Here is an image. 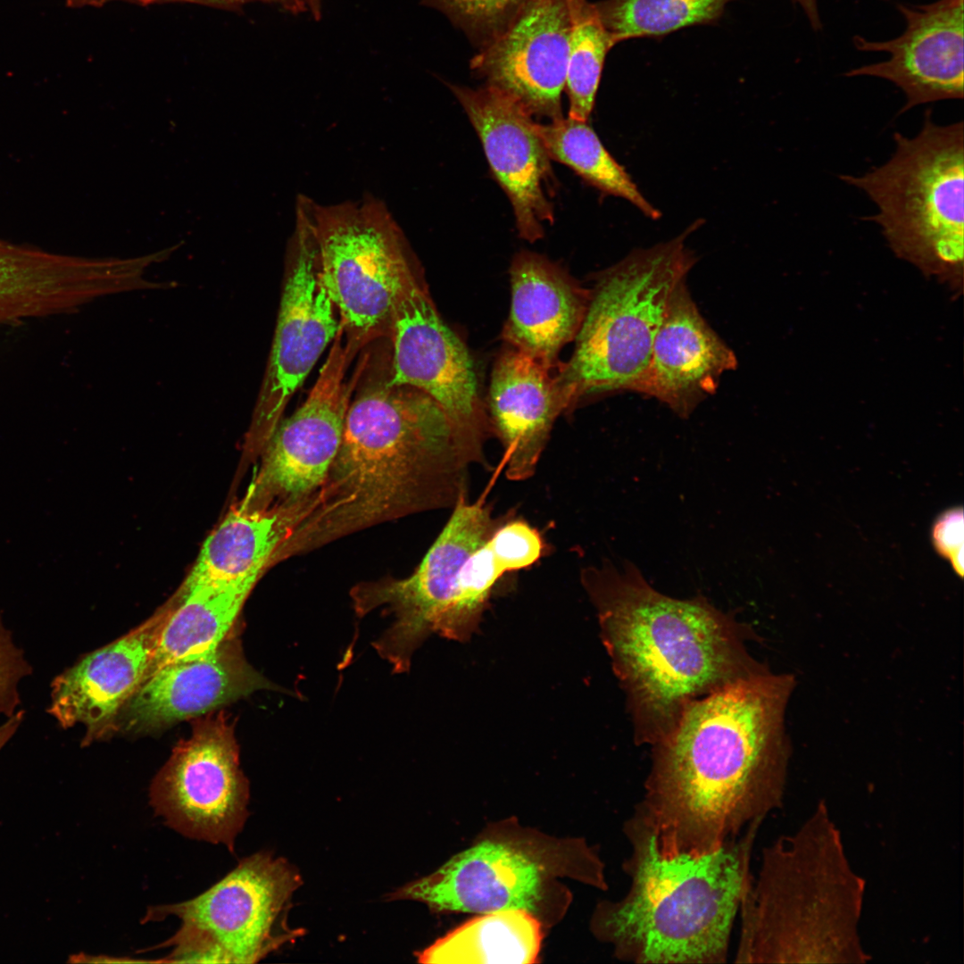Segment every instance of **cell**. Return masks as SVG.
Listing matches in <instances>:
<instances>
[{
    "mask_svg": "<svg viewBox=\"0 0 964 964\" xmlns=\"http://www.w3.org/2000/svg\"><path fill=\"white\" fill-rule=\"evenodd\" d=\"M581 580L625 694L636 744L663 740L691 702L769 669L748 651L750 628L702 594L666 595L628 560L587 567Z\"/></svg>",
    "mask_w": 964,
    "mask_h": 964,
    "instance_id": "3957f363",
    "label": "cell"
},
{
    "mask_svg": "<svg viewBox=\"0 0 964 964\" xmlns=\"http://www.w3.org/2000/svg\"><path fill=\"white\" fill-rule=\"evenodd\" d=\"M762 823L702 855H665L634 810L625 822L627 892L603 903L595 929L620 960L636 964H722L752 872Z\"/></svg>",
    "mask_w": 964,
    "mask_h": 964,
    "instance_id": "277c9868",
    "label": "cell"
},
{
    "mask_svg": "<svg viewBox=\"0 0 964 964\" xmlns=\"http://www.w3.org/2000/svg\"><path fill=\"white\" fill-rule=\"evenodd\" d=\"M461 29L479 48L495 37L528 0H421Z\"/></svg>",
    "mask_w": 964,
    "mask_h": 964,
    "instance_id": "4dcf8cb0",
    "label": "cell"
},
{
    "mask_svg": "<svg viewBox=\"0 0 964 964\" xmlns=\"http://www.w3.org/2000/svg\"><path fill=\"white\" fill-rule=\"evenodd\" d=\"M866 882L825 801L762 849L742 899L736 963H866L859 925Z\"/></svg>",
    "mask_w": 964,
    "mask_h": 964,
    "instance_id": "5b68a950",
    "label": "cell"
},
{
    "mask_svg": "<svg viewBox=\"0 0 964 964\" xmlns=\"http://www.w3.org/2000/svg\"><path fill=\"white\" fill-rule=\"evenodd\" d=\"M215 7H234L248 2L262 1L272 3L295 14H309L314 19L321 15V0H174ZM173 1V2H174Z\"/></svg>",
    "mask_w": 964,
    "mask_h": 964,
    "instance_id": "836d02e7",
    "label": "cell"
},
{
    "mask_svg": "<svg viewBox=\"0 0 964 964\" xmlns=\"http://www.w3.org/2000/svg\"><path fill=\"white\" fill-rule=\"evenodd\" d=\"M895 151L863 175H841L863 191L877 212L866 218L879 226L893 253L925 276L963 290V121L938 125L927 111L912 137L893 135Z\"/></svg>",
    "mask_w": 964,
    "mask_h": 964,
    "instance_id": "8992f818",
    "label": "cell"
},
{
    "mask_svg": "<svg viewBox=\"0 0 964 964\" xmlns=\"http://www.w3.org/2000/svg\"><path fill=\"white\" fill-rule=\"evenodd\" d=\"M262 689L278 687L247 662L236 629L215 648L160 668L125 705L118 724L133 732L159 729Z\"/></svg>",
    "mask_w": 964,
    "mask_h": 964,
    "instance_id": "ac0fdd59",
    "label": "cell"
},
{
    "mask_svg": "<svg viewBox=\"0 0 964 964\" xmlns=\"http://www.w3.org/2000/svg\"><path fill=\"white\" fill-rule=\"evenodd\" d=\"M339 328L334 303L320 278L308 216L296 204L271 348L245 436V450L249 455L261 454L291 397Z\"/></svg>",
    "mask_w": 964,
    "mask_h": 964,
    "instance_id": "7c38bea8",
    "label": "cell"
},
{
    "mask_svg": "<svg viewBox=\"0 0 964 964\" xmlns=\"http://www.w3.org/2000/svg\"><path fill=\"white\" fill-rule=\"evenodd\" d=\"M150 787V803L167 826L230 852L248 816L249 783L233 724L223 712L194 719Z\"/></svg>",
    "mask_w": 964,
    "mask_h": 964,
    "instance_id": "8fae6325",
    "label": "cell"
},
{
    "mask_svg": "<svg viewBox=\"0 0 964 964\" xmlns=\"http://www.w3.org/2000/svg\"><path fill=\"white\" fill-rule=\"evenodd\" d=\"M511 301L503 338L513 348L552 367L561 348L575 340L590 290L536 253H519L510 268Z\"/></svg>",
    "mask_w": 964,
    "mask_h": 964,
    "instance_id": "cb8c5ba5",
    "label": "cell"
},
{
    "mask_svg": "<svg viewBox=\"0 0 964 964\" xmlns=\"http://www.w3.org/2000/svg\"><path fill=\"white\" fill-rule=\"evenodd\" d=\"M791 674L769 669L691 702L652 745L635 810L665 855L713 852L784 801Z\"/></svg>",
    "mask_w": 964,
    "mask_h": 964,
    "instance_id": "6da1fadb",
    "label": "cell"
},
{
    "mask_svg": "<svg viewBox=\"0 0 964 964\" xmlns=\"http://www.w3.org/2000/svg\"><path fill=\"white\" fill-rule=\"evenodd\" d=\"M65 1H66V5L68 7H71V8H81V7H86V6L100 7V6H103L105 4H108V3L113 2V1H127V2L137 3V4H148L158 3V2H166V1L173 2L174 0H65Z\"/></svg>",
    "mask_w": 964,
    "mask_h": 964,
    "instance_id": "e575fe53",
    "label": "cell"
},
{
    "mask_svg": "<svg viewBox=\"0 0 964 964\" xmlns=\"http://www.w3.org/2000/svg\"><path fill=\"white\" fill-rule=\"evenodd\" d=\"M615 42L594 4L571 0V29L565 90L568 117L587 121L595 101L605 58Z\"/></svg>",
    "mask_w": 964,
    "mask_h": 964,
    "instance_id": "f546056e",
    "label": "cell"
},
{
    "mask_svg": "<svg viewBox=\"0 0 964 964\" xmlns=\"http://www.w3.org/2000/svg\"><path fill=\"white\" fill-rule=\"evenodd\" d=\"M308 505V499L271 507L242 501L204 540L182 586L257 582L276 563L278 550L304 518Z\"/></svg>",
    "mask_w": 964,
    "mask_h": 964,
    "instance_id": "d4e9b609",
    "label": "cell"
},
{
    "mask_svg": "<svg viewBox=\"0 0 964 964\" xmlns=\"http://www.w3.org/2000/svg\"><path fill=\"white\" fill-rule=\"evenodd\" d=\"M484 148L492 173L507 195L519 235L530 242L553 221L551 157L532 116L515 100L488 85H451Z\"/></svg>",
    "mask_w": 964,
    "mask_h": 964,
    "instance_id": "2e32d148",
    "label": "cell"
},
{
    "mask_svg": "<svg viewBox=\"0 0 964 964\" xmlns=\"http://www.w3.org/2000/svg\"><path fill=\"white\" fill-rule=\"evenodd\" d=\"M553 369L511 346L494 363L487 418L510 479L534 474L555 419L569 408Z\"/></svg>",
    "mask_w": 964,
    "mask_h": 964,
    "instance_id": "603a6c76",
    "label": "cell"
},
{
    "mask_svg": "<svg viewBox=\"0 0 964 964\" xmlns=\"http://www.w3.org/2000/svg\"><path fill=\"white\" fill-rule=\"evenodd\" d=\"M731 1L734 0H603L594 6L605 29L618 44L713 23Z\"/></svg>",
    "mask_w": 964,
    "mask_h": 964,
    "instance_id": "f1b7e54d",
    "label": "cell"
},
{
    "mask_svg": "<svg viewBox=\"0 0 964 964\" xmlns=\"http://www.w3.org/2000/svg\"><path fill=\"white\" fill-rule=\"evenodd\" d=\"M541 939L540 925L528 910H501L463 924L418 958L422 963H533Z\"/></svg>",
    "mask_w": 964,
    "mask_h": 964,
    "instance_id": "4316f807",
    "label": "cell"
},
{
    "mask_svg": "<svg viewBox=\"0 0 964 964\" xmlns=\"http://www.w3.org/2000/svg\"><path fill=\"white\" fill-rule=\"evenodd\" d=\"M388 382L421 390L444 409L472 462L483 459L490 428L473 363L458 336L441 319L419 273L395 303Z\"/></svg>",
    "mask_w": 964,
    "mask_h": 964,
    "instance_id": "4fadbf2b",
    "label": "cell"
},
{
    "mask_svg": "<svg viewBox=\"0 0 964 964\" xmlns=\"http://www.w3.org/2000/svg\"><path fill=\"white\" fill-rule=\"evenodd\" d=\"M111 259L55 253L0 240V326L62 314L119 294Z\"/></svg>",
    "mask_w": 964,
    "mask_h": 964,
    "instance_id": "44dd1931",
    "label": "cell"
},
{
    "mask_svg": "<svg viewBox=\"0 0 964 964\" xmlns=\"http://www.w3.org/2000/svg\"><path fill=\"white\" fill-rule=\"evenodd\" d=\"M257 582L182 586L160 634L143 683L162 666L218 646L233 631ZM142 683V684H143Z\"/></svg>",
    "mask_w": 964,
    "mask_h": 964,
    "instance_id": "484cf974",
    "label": "cell"
},
{
    "mask_svg": "<svg viewBox=\"0 0 964 964\" xmlns=\"http://www.w3.org/2000/svg\"><path fill=\"white\" fill-rule=\"evenodd\" d=\"M29 672L21 652L12 643L7 630L0 623V711L12 716L19 702L17 686Z\"/></svg>",
    "mask_w": 964,
    "mask_h": 964,
    "instance_id": "1f68e13d",
    "label": "cell"
},
{
    "mask_svg": "<svg viewBox=\"0 0 964 964\" xmlns=\"http://www.w3.org/2000/svg\"><path fill=\"white\" fill-rule=\"evenodd\" d=\"M686 282L670 298L642 391L682 419L712 395L722 376L738 363L734 351L701 314Z\"/></svg>",
    "mask_w": 964,
    "mask_h": 964,
    "instance_id": "ffe728a7",
    "label": "cell"
},
{
    "mask_svg": "<svg viewBox=\"0 0 964 964\" xmlns=\"http://www.w3.org/2000/svg\"><path fill=\"white\" fill-rule=\"evenodd\" d=\"M503 520L493 517L484 502L470 503L463 495L411 575L365 582L352 590L359 617L377 608L393 616L391 626L373 643L393 671H407L415 650L433 633L456 640L454 607L461 569Z\"/></svg>",
    "mask_w": 964,
    "mask_h": 964,
    "instance_id": "30bf717a",
    "label": "cell"
},
{
    "mask_svg": "<svg viewBox=\"0 0 964 964\" xmlns=\"http://www.w3.org/2000/svg\"><path fill=\"white\" fill-rule=\"evenodd\" d=\"M963 2L939 0L910 7L898 5L906 21L896 38L873 42L853 37L860 51L886 52L888 60L847 71V77L872 76L891 81L905 95L900 113L919 104L962 99Z\"/></svg>",
    "mask_w": 964,
    "mask_h": 964,
    "instance_id": "e0dca14e",
    "label": "cell"
},
{
    "mask_svg": "<svg viewBox=\"0 0 964 964\" xmlns=\"http://www.w3.org/2000/svg\"><path fill=\"white\" fill-rule=\"evenodd\" d=\"M170 609L169 601L128 634L80 658L52 683L49 713L64 728L82 725L83 744L118 728L121 711L145 679Z\"/></svg>",
    "mask_w": 964,
    "mask_h": 964,
    "instance_id": "d6986e66",
    "label": "cell"
},
{
    "mask_svg": "<svg viewBox=\"0 0 964 964\" xmlns=\"http://www.w3.org/2000/svg\"><path fill=\"white\" fill-rule=\"evenodd\" d=\"M694 229L597 274L574 352L556 373L569 407L595 395L642 394L670 298L696 260L685 243Z\"/></svg>",
    "mask_w": 964,
    "mask_h": 964,
    "instance_id": "52a82bcc",
    "label": "cell"
},
{
    "mask_svg": "<svg viewBox=\"0 0 964 964\" xmlns=\"http://www.w3.org/2000/svg\"><path fill=\"white\" fill-rule=\"evenodd\" d=\"M22 713L18 712L9 717V719L0 726V750L12 737L21 722Z\"/></svg>",
    "mask_w": 964,
    "mask_h": 964,
    "instance_id": "8d00e7d4",
    "label": "cell"
},
{
    "mask_svg": "<svg viewBox=\"0 0 964 964\" xmlns=\"http://www.w3.org/2000/svg\"><path fill=\"white\" fill-rule=\"evenodd\" d=\"M299 201L315 240L320 280L353 359L369 344L389 337L396 298L418 273L413 257L393 215L371 195L329 205L303 195Z\"/></svg>",
    "mask_w": 964,
    "mask_h": 964,
    "instance_id": "ba28073f",
    "label": "cell"
},
{
    "mask_svg": "<svg viewBox=\"0 0 964 964\" xmlns=\"http://www.w3.org/2000/svg\"><path fill=\"white\" fill-rule=\"evenodd\" d=\"M536 865L501 844L483 842L452 858L428 877L398 887L388 901L409 900L436 910L490 913L531 910L539 899Z\"/></svg>",
    "mask_w": 964,
    "mask_h": 964,
    "instance_id": "7402d4cb",
    "label": "cell"
},
{
    "mask_svg": "<svg viewBox=\"0 0 964 964\" xmlns=\"http://www.w3.org/2000/svg\"><path fill=\"white\" fill-rule=\"evenodd\" d=\"M536 128L552 160L569 167L602 192L626 199L647 217H661L586 121L561 117L548 124L536 123Z\"/></svg>",
    "mask_w": 964,
    "mask_h": 964,
    "instance_id": "83f0119b",
    "label": "cell"
},
{
    "mask_svg": "<svg viewBox=\"0 0 964 964\" xmlns=\"http://www.w3.org/2000/svg\"><path fill=\"white\" fill-rule=\"evenodd\" d=\"M570 29L571 0H528L470 68L531 116L560 119Z\"/></svg>",
    "mask_w": 964,
    "mask_h": 964,
    "instance_id": "9a60e30c",
    "label": "cell"
},
{
    "mask_svg": "<svg viewBox=\"0 0 964 964\" xmlns=\"http://www.w3.org/2000/svg\"><path fill=\"white\" fill-rule=\"evenodd\" d=\"M390 354L358 369L339 450L281 558L466 495L471 461L444 409L421 390L388 382Z\"/></svg>",
    "mask_w": 964,
    "mask_h": 964,
    "instance_id": "7a4b0ae2",
    "label": "cell"
},
{
    "mask_svg": "<svg viewBox=\"0 0 964 964\" xmlns=\"http://www.w3.org/2000/svg\"><path fill=\"white\" fill-rule=\"evenodd\" d=\"M793 1L797 2L802 6L814 30H819L822 29V23L818 12L817 0Z\"/></svg>",
    "mask_w": 964,
    "mask_h": 964,
    "instance_id": "d590c367",
    "label": "cell"
},
{
    "mask_svg": "<svg viewBox=\"0 0 964 964\" xmlns=\"http://www.w3.org/2000/svg\"><path fill=\"white\" fill-rule=\"evenodd\" d=\"M933 539L936 550L949 558L954 569L961 576L963 572V513L962 509H952L936 520L933 528Z\"/></svg>",
    "mask_w": 964,
    "mask_h": 964,
    "instance_id": "d6a6232c",
    "label": "cell"
},
{
    "mask_svg": "<svg viewBox=\"0 0 964 964\" xmlns=\"http://www.w3.org/2000/svg\"><path fill=\"white\" fill-rule=\"evenodd\" d=\"M340 326L304 403L281 420L261 454L259 472L244 502L260 507L291 505L312 497L324 483L339 450L358 373L345 375L353 358Z\"/></svg>",
    "mask_w": 964,
    "mask_h": 964,
    "instance_id": "5bb4252c",
    "label": "cell"
},
{
    "mask_svg": "<svg viewBox=\"0 0 964 964\" xmlns=\"http://www.w3.org/2000/svg\"><path fill=\"white\" fill-rule=\"evenodd\" d=\"M302 884L295 866L262 851L194 899L150 908L144 920H181L163 944L172 948L166 961L255 963L302 935L287 919Z\"/></svg>",
    "mask_w": 964,
    "mask_h": 964,
    "instance_id": "9c48e42d",
    "label": "cell"
}]
</instances>
